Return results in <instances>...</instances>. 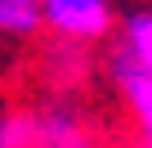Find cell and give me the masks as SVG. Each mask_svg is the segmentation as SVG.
Instances as JSON below:
<instances>
[{
    "mask_svg": "<svg viewBox=\"0 0 152 148\" xmlns=\"http://www.w3.org/2000/svg\"><path fill=\"white\" fill-rule=\"evenodd\" d=\"M112 81H116V90H121V99H125V108L139 126V144L152 148V72H143L139 63L116 54L112 58Z\"/></svg>",
    "mask_w": 152,
    "mask_h": 148,
    "instance_id": "cell-3",
    "label": "cell"
},
{
    "mask_svg": "<svg viewBox=\"0 0 152 148\" xmlns=\"http://www.w3.org/2000/svg\"><path fill=\"white\" fill-rule=\"evenodd\" d=\"M40 5H27V0H0V36H31L40 32Z\"/></svg>",
    "mask_w": 152,
    "mask_h": 148,
    "instance_id": "cell-5",
    "label": "cell"
},
{
    "mask_svg": "<svg viewBox=\"0 0 152 148\" xmlns=\"http://www.w3.org/2000/svg\"><path fill=\"white\" fill-rule=\"evenodd\" d=\"M0 148H36V121L23 108H0Z\"/></svg>",
    "mask_w": 152,
    "mask_h": 148,
    "instance_id": "cell-6",
    "label": "cell"
},
{
    "mask_svg": "<svg viewBox=\"0 0 152 148\" xmlns=\"http://www.w3.org/2000/svg\"><path fill=\"white\" fill-rule=\"evenodd\" d=\"M27 5H40V0H27Z\"/></svg>",
    "mask_w": 152,
    "mask_h": 148,
    "instance_id": "cell-8",
    "label": "cell"
},
{
    "mask_svg": "<svg viewBox=\"0 0 152 148\" xmlns=\"http://www.w3.org/2000/svg\"><path fill=\"white\" fill-rule=\"evenodd\" d=\"M121 54L143 72H152V9H139L121 23Z\"/></svg>",
    "mask_w": 152,
    "mask_h": 148,
    "instance_id": "cell-4",
    "label": "cell"
},
{
    "mask_svg": "<svg viewBox=\"0 0 152 148\" xmlns=\"http://www.w3.org/2000/svg\"><path fill=\"white\" fill-rule=\"evenodd\" d=\"M130 148H148V144H130Z\"/></svg>",
    "mask_w": 152,
    "mask_h": 148,
    "instance_id": "cell-7",
    "label": "cell"
},
{
    "mask_svg": "<svg viewBox=\"0 0 152 148\" xmlns=\"http://www.w3.org/2000/svg\"><path fill=\"white\" fill-rule=\"evenodd\" d=\"M36 121V148H94V135L85 126V117L63 99H49L40 108H31Z\"/></svg>",
    "mask_w": 152,
    "mask_h": 148,
    "instance_id": "cell-2",
    "label": "cell"
},
{
    "mask_svg": "<svg viewBox=\"0 0 152 148\" xmlns=\"http://www.w3.org/2000/svg\"><path fill=\"white\" fill-rule=\"evenodd\" d=\"M40 18L54 36L67 45H90L112 32V5L107 0H40Z\"/></svg>",
    "mask_w": 152,
    "mask_h": 148,
    "instance_id": "cell-1",
    "label": "cell"
}]
</instances>
